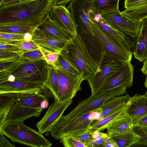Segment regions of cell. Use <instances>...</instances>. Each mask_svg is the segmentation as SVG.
<instances>
[{"label": "cell", "mask_w": 147, "mask_h": 147, "mask_svg": "<svg viewBox=\"0 0 147 147\" xmlns=\"http://www.w3.org/2000/svg\"><path fill=\"white\" fill-rule=\"evenodd\" d=\"M22 57L31 61L44 60L43 54L39 49L23 53Z\"/></svg>", "instance_id": "cell-37"}, {"label": "cell", "mask_w": 147, "mask_h": 147, "mask_svg": "<svg viewBox=\"0 0 147 147\" xmlns=\"http://www.w3.org/2000/svg\"><path fill=\"white\" fill-rule=\"evenodd\" d=\"M132 130L140 137L138 142L135 145L147 146V126L133 125Z\"/></svg>", "instance_id": "cell-34"}, {"label": "cell", "mask_w": 147, "mask_h": 147, "mask_svg": "<svg viewBox=\"0 0 147 147\" xmlns=\"http://www.w3.org/2000/svg\"><path fill=\"white\" fill-rule=\"evenodd\" d=\"M19 0H4L0 6L7 5L18 2Z\"/></svg>", "instance_id": "cell-48"}, {"label": "cell", "mask_w": 147, "mask_h": 147, "mask_svg": "<svg viewBox=\"0 0 147 147\" xmlns=\"http://www.w3.org/2000/svg\"><path fill=\"white\" fill-rule=\"evenodd\" d=\"M43 32L67 41L74 36L50 17L49 13L36 26Z\"/></svg>", "instance_id": "cell-19"}, {"label": "cell", "mask_w": 147, "mask_h": 147, "mask_svg": "<svg viewBox=\"0 0 147 147\" xmlns=\"http://www.w3.org/2000/svg\"><path fill=\"white\" fill-rule=\"evenodd\" d=\"M135 125L147 126V115L141 119Z\"/></svg>", "instance_id": "cell-46"}, {"label": "cell", "mask_w": 147, "mask_h": 147, "mask_svg": "<svg viewBox=\"0 0 147 147\" xmlns=\"http://www.w3.org/2000/svg\"><path fill=\"white\" fill-rule=\"evenodd\" d=\"M42 84H38L14 80L0 82V93H15L40 91L45 88Z\"/></svg>", "instance_id": "cell-20"}, {"label": "cell", "mask_w": 147, "mask_h": 147, "mask_svg": "<svg viewBox=\"0 0 147 147\" xmlns=\"http://www.w3.org/2000/svg\"><path fill=\"white\" fill-rule=\"evenodd\" d=\"M125 108L116 111L101 119L94 122L91 125V131H101L113 122L126 115Z\"/></svg>", "instance_id": "cell-27"}, {"label": "cell", "mask_w": 147, "mask_h": 147, "mask_svg": "<svg viewBox=\"0 0 147 147\" xmlns=\"http://www.w3.org/2000/svg\"><path fill=\"white\" fill-rule=\"evenodd\" d=\"M51 93L46 87L39 92L18 93L17 101L7 116L5 124L23 122L32 117H39L49 105L47 97Z\"/></svg>", "instance_id": "cell-2"}, {"label": "cell", "mask_w": 147, "mask_h": 147, "mask_svg": "<svg viewBox=\"0 0 147 147\" xmlns=\"http://www.w3.org/2000/svg\"><path fill=\"white\" fill-rule=\"evenodd\" d=\"M54 0H29L0 6V26H36L49 13Z\"/></svg>", "instance_id": "cell-1"}, {"label": "cell", "mask_w": 147, "mask_h": 147, "mask_svg": "<svg viewBox=\"0 0 147 147\" xmlns=\"http://www.w3.org/2000/svg\"><path fill=\"white\" fill-rule=\"evenodd\" d=\"M91 24L93 33L104 51L121 63L124 64L131 62L132 51L122 47L92 20Z\"/></svg>", "instance_id": "cell-9"}, {"label": "cell", "mask_w": 147, "mask_h": 147, "mask_svg": "<svg viewBox=\"0 0 147 147\" xmlns=\"http://www.w3.org/2000/svg\"><path fill=\"white\" fill-rule=\"evenodd\" d=\"M93 0H72L67 8L70 10L77 28L78 33L82 35L93 33L91 13Z\"/></svg>", "instance_id": "cell-10"}, {"label": "cell", "mask_w": 147, "mask_h": 147, "mask_svg": "<svg viewBox=\"0 0 147 147\" xmlns=\"http://www.w3.org/2000/svg\"><path fill=\"white\" fill-rule=\"evenodd\" d=\"M35 27L18 25L0 26V32L18 34H31Z\"/></svg>", "instance_id": "cell-31"}, {"label": "cell", "mask_w": 147, "mask_h": 147, "mask_svg": "<svg viewBox=\"0 0 147 147\" xmlns=\"http://www.w3.org/2000/svg\"><path fill=\"white\" fill-rule=\"evenodd\" d=\"M146 4H147V0H125L124 8L127 9Z\"/></svg>", "instance_id": "cell-41"}, {"label": "cell", "mask_w": 147, "mask_h": 147, "mask_svg": "<svg viewBox=\"0 0 147 147\" xmlns=\"http://www.w3.org/2000/svg\"><path fill=\"white\" fill-rule=\"evenodd\" d=\"M129 18L140 22L147 18V4L135 7L126 9L121 12Z\"/></svg>", "instance_id": "cell-30"}, {"label": "cell", "mask_w": 147, "mask_h": 147, "mask_svg": "<svg viewBox=\"0 0 147 147\" xmlns=\"http://www.w3.org/2000/svg\"><path fill=\"white\" fill-rule=\"evenodd\" d=\"M133 123L126 114L116 121L107 129L108 136L111 137L115 135L124 134L133 131Z\"/></svg>", "instance_id": "cell-24"}, {"label": "cell", "mask_w": 147, "mask_h": 147, "mask_svg": "<svg viewBox=\"0 0 147 147\" xmlns=\"http://www.w3.org/2000/svg\"><path fill=\"white\" fill-rule=\"evenodd\" d=\"M32 38L31 33L18 34L0 32V40L7 41L21 40L31 41Z\"/></svg>", "instance_id": "cell-33"}, {"label": "cell", "mask_w": 147, "mask_h": 147, "mask_svg": "<svg viewBox=\"0 0 147 147\" xmlns=\"http://www.w3.org/2000/svg\"><path fill=\"white\" fill-rule=\"evenodd\" d=\"M0 51L17 53L21 54L24 53L23 51L19 47L7 44H0Z\"/></svg>", "instance_id": "cell-40"}, {"label": "cell", "mask_w": 147, "mask_h": 147, "mask_svg": "<svg viewBox=\"0 0 147 147\" xmlns=\"http://www.w3.org/2000/svg\"><path fill=\"white\" fill-rule=\"evenodd\" d=\"M146 78L145 79V81L144 82V86H145L147 88V75H146Z\"/></svg>", "instance_id": "cell-49"}, {"label": "cell", "mask_w": 147, "mask_h": 147, "mask_svg": "<svg viewBox=\"0 0 147 147\" xmlns=\"http://www.w3.org/2000/svg\"><path fill=\"white\" fill-rule=\"evenodd\" d=\"M143 62V64L140 71L144 75H147V59L144 61Z\"/></svg>", "instance_id": "cell-47"}, {"label": "cell", "mask_w": 147, "mask_h": 147, "mask_svg": "<svg viewBox=\"0 0 147 147\" xmlns=\"http://www.w3.org/2000/svg\"><path fill=\"white\" fill-rule=\"evenodd\" d=\"M52 93L54 100L58 99L59 91V77L57 69L53 65L48 64L47 78L42 84Z\"/></svg>", "instance_id": "cell-25"}, {"label": "cell", "mask_w": 147, "mask_h": 147, "mask_svg": "<svg viewBox=\"0 0 147 147\" xmlns=\"http://www.w3.org/2000/svg\"><path fill=\"white\" fill-rule=\"evenodd\" d=\"M22 55L17 53L0 51V62L18 59L22 57Z\"/></svg>", "instance_id": "cell-38"}, {"label": "cell", "mask_w": 147, "mask_h": 147, "mask_svg": "<svg viewBox=\"0 0 147 147\" xmlns=\"http://www.w3.org/2000/svg\"><path fill=\"white\" fill-rule=\"evenodd\" d=\"M104 147H118L115 141L111 137L108 136L105 139Z\"/></svg>", "instance_id": "cell-44"}, {"label": "cell", "mask_w": 147, "mask_h": 147, "mask_svg": "<svg viewBox=\"0 0 147 147\" xmlns=\"http://www.w3.org/2000/svg\"><path fill=\"white\" fill-rule=\"evenodd\" d=\"M31 41L38 46L52 52H59L67 41L47 34L35 27L31 33Z\"/></svg>", "instance_id": "cell-18"}, {"label": "cell", "mask_w": 147, "mask_h": 147, "mask_svg": "<svg viewBox=\"0 0 147 147\" xmlns=\"http://www.w3.org/2000/svg\"><path fill=\"white\" fill-rule=\"evenodd\" d=\"M17 96V93L13 92L0 93V130L5 124L7 116L16 102Z\"/></svg>", "instance_id": "cell-23"}, {"label": "cell", "mask_w": 147, "mask_h": 147, "mask_svg": "<svg viewBox=\"0 0 147 147\" xmlns=\"http://www.w3.org/2000/svg\"><path fill=\"white\" fill-rule=\"evenodd\" d=\"M56 69L59 77L58 100L63 101L73 99L78 91L82 90L81 85L82 82L85 80L84 73H82L76 76L64 70Z\"/></svg>", "instance_id": "cell-13"}, {"label": "cell", "mask_w": 147, "mask_h": 147, "mask_svg": "<svg viewBox=\"0 0 147 147\" xmlns=\"http://www.w3.org/2000/svg\"><path fill=\"white\" fill-rule=\"evenodd\" d=\"M131 97L129 94H126L125 95L115 96L104 103L98 110L101 119L125 108Z\"/></svg>", "instance_id": "cell-22"}, {"label": "cell", "mask_w": 147, "mask_h": 147, "mask_svg": "<svg viewBox=\"0 0 147 147\" xmlns=\"http://www.w3.org/2000/svg\"><path fill=\"white\" fill-rule=\"evenodd\" d=\"M47 67L44 60L31 61L24 59L4 81L16 80L42 84L47 78Z\"/></svg>", "instance_id": "cell-6"}, {"label": "cell", "mask_w": 147, "mask_h": 147, "mask_svg": "<svg viewBox=\"0 0 147 147\" xmlns=\"http://www.w3.org/2000/svg\"><path fill=\"white\" fill-rule=\"evenodd\" d=\"M133 51L134 58L139 61L143 62L147 59V18L142 20Z\"/></svg>", "instance_id": "cell-21"}, {"label": "cell", "mask_w": 147, "mask_h": 147, "mask_svg": "<svg viewBox=\"0 0 147 147\" xmlns=\"http://www.w3.org/2000/svg\"><path fill=\"white\" fill-rule=\"evenodd\" d=\"M111 138L115 141L118 147H129L136 144L140 137L133 130L131 132L114 135Z\"/></svg>", "instance_id": "cell-28"}, {"label": "cell", "mask_w": 147, "mask_h": 147, "mask_svg": "<svg viewBox=\"0 0 147 147\" xmlns=\"http://www.w3.org/2000/svg\"><path fill=\"white\" fill-rule=\"evenodd\" d=\"M62 49L81 72L84 73L85 80L99 70L98 64L80 34L78 33L68 40Z\"/></svg>", "instance_id": "cell-3"}, {"label": "cell", "mask_w": 147, "mask_h": 147, "mask_svg": "<svg viewBox=\"0 0 147 147\" xmlns=\"http://www.w3.org/2000/svg\"><path fill=\"white\" fill-rule=\"evenodd\" d=\"M127 89L117 87L94 95L80 102L67 115L63 116L64 119H71L85 113L98 111L105 103L116 96L127 94Z\"/></svg>", "instance_id": "cell-7"}, {"label": "cell", "mask_w": 147, "mask_h": 147, "mask_svg": "<svg viewBox=\"0 0 147 147\" xmlns=\"http://www.w3.org/2000/svg\"><path fill=\"white\" fill-rule=\"evenodd\" d=\"M53 66L56 69L64 70L75 76H78L82 73L62 49L60 51L57 61Z\"/></svg>", "instance_id": "cell-26"}, {"label": "cell", "mask_w": 147, "mask_h": 147, "mask_svg": "<svg viewBox=\"0 0 147 147\" xmlns=\"http://www.w3.org/2000/svg\"><path fill=\"white\" fill-rule=\"evenodd\" d=\"M3 0H0V6L1 5Z\"/></svg>", "instance_id": "cell-51"}, {"label": "cell", "mask_w": 147, "mask_h": 147, "mask_svg": "<svg viewBox=\"0 0 147 147\" xmlns=\"http://www.w3.org/2000/svg\"><path fill=\"white\" fill-rule=\"evenodd\" d=\"M134 69L131 62L125 63L102 86L99 92L117 87L126 89L131 87L133 84Z\"/></svg>", "instance_id": "cell-15"}, {"label": "cell", "mask_w": 147, "mask_h": 147, "mask_svg": "<svg viewBox=\"0 0 147 147\" xmlns=\"http://www.w3.org/2000/svg\"><path fill=\"white\" fill-rule=\"evenodd\" d=\"M145 94L147 96V91L146 92Z\"/></svg>", "instance_id": "cell-52"}, {"label": "cell", "mask_w": 147, "mask_h": 147, "mask_svg": "<svg viewBox=\"0 0 147 147\" xmlns=\"http://www.w3.org/2000/svg\"><path fill=\"white\" fill-rule=\"evenodd\" d=\"M67 136L76 139L85 145L92 138V131L90 130L87 132Z\"/></svg>", "instance_id": "cell-39"}, {"label": "cell", "mask_w": 147, "mask_h": 147, "mask_svg": "<svg viewBox=\"0 0 147 147\" xmlns=\"http://www.w3.org/2000/svg\"><path fill=\"white\" fill-rule=\"evenodd\" d=\"M38 47L43 54L44 59L48 64L54 65L57 61L60 52H52L41 47Z\"/></svg>", "instance_id": "cell-35"}, {"label": "cell", "mask_w": 147, "mask_h": 147, "mask_svg": "<svg viewBox=\"0 0 147 147\" xmlns=\"http://www.w3.org/2000/svg\"><path fill=\"white\" fill-rule=\"evenodd\" d=\"M0 131L13 142L33 147H50L52 145L42 134L26 126L23 122H8Z\"/></svg>", "instance_id": "cell-4"}, {"label": "cell", "mask_w": 147, "mask_h": 147, "mask_svg": "<svg viewBox=\"0 0 147 147\" xmlns=\"http://www.w3.org/2000/svg\"><path fill=\"white\" fill-rule=\"evenodd\" d=\"M98 111L84 114L68 119L61 118L51 132L52 136L56 140L90 130L92 124L97 119Z\"/></svg>", "instance_id": "cell-5"}, {"label": "cell", "mask_w": 147, "mask_h": 147, "mask_svg": "<svg viewBox=\"0 0 147 147\" xmlns=\"http://www.w3.org/2000/svg\"><path fill=\"white\" fill-rule=\"evenodd\" d=\"M92 20L125 49L132 51L136 38L121 32L109 25L102 17L100 13L94 11L91 13Z\"/></svg>", "instance_id": "cell-14"}, {"label": "cell", "mask_w": 147, "mask_h": 147, "mask_svg": "<svg viewBox=\"0 0 147 147\" xmlns=\"http://www.w3.org/2000/svg\"><path fill=\"white\" fill-rule=\"evenodd\" d=\"M72 102L71 99L63 101L54 100L44 116L36 124L38 131L41 134L51 132L63 116L65 111Z\"/></svg>", "instance_id": "cell-12"}, {"label": "cell", "mask_w": 147, "mask_h": 147, "mask_svg": "<svg viewBox=\"0 0 147 147\" xmlns=\"http://www.w3.org/2000/svg\"><path fill=\"white\" fill-rule=\"evenodd\" d=\"M100 13L109 25L118 30L135 38L139 35L142 20H134L122 14L119 9Z\"/></svg>", "instance_id": "cell-11"}, {"label": "cell", "mask_w": 147, "mask_h": 147, "mask_svg": "<svg viewBox=\"0 0 147 147\" xmlns=\"http://www.w3.org/2000/svg\"><path fill=\"white\" fill-rule=\"evenodd\" d=\"M2 132L0 131V147H15L4 136Z\"/></svg>", "instance_id": "cell-43"}, {"label": "cell", "mask_w": 147, "mask_h": 147, "mask_svg": "<svg viewBox=\"0 0 147 147\" xmlns=\"http://www.w3.org/2000/svg\"><path fill=\"white\" fill-rule=\"evenodd\" d=\"M28 0H19L18 2H22V1H28Z\"/></svg>", "instance_id": "cell-50"}, {"label": "cell", "mask_w": 147, "mask_h": 147, "mask_svg": "<svg viewBox=\"0 0 147 147\" xmlns=\"http://www.w3.org/2000/svg\"><path fill=\"white\" fill-rule=\"evenodd\" d=\"M106 137H103L97 139L92 138L89 142L85 145L86 147H104V141Z\"/></svg>", "instance_id": "cell-42"}, {"label": "cell", "mask_w": 147, "mask_h": 147, "mask_svg": "<svg viewBox=\"0 0 147 147\" xmlns=\"http://www.w3.org/2000/svg\"><path fill=\"white\" fill-rule=\"evenodd\" d=\"M72 0H54L53 5H65Z\"/></svg>", "instance_id": "cell-45"}, {"label": "cell", "mask_w": 147, "mask_h": 147, "mask_svg": "<svg viewBox=\"0 0 147 147\" xmlns=\"http://www.w3.org/2000/svg\"><path fill=\"white\" fill-rule=\"evenodd\" d=\"M120 0H93V10L101 13L119 9Z\"/></svg>", "instance_id": "cell-29"}, {"label": "cell", "mask_w": 147, "mask_h": 147, "mask_svg": "<svg viewBox=\"0 0 147 147\" xmlns=\"http://www.w3.org/2000/svg\"><path fill=\"white\" fill-rule=\"evenodd\" d=\"M60 141L65 147H86L84 144L78 140L69 136L61 138Z\"/></svg>", "instance_id": "cell-36"}, {"label": "cell", "mask_w": 147, "mask_h": 147, "mask_svg": "<svg viewBox=\"0 0 147 147\" xmlns=\"http://www.w3.org/2000/svg\"><path fill=\"white\" fill-rule=\"evenodd\" d=\"M0 44H7L16 45L21 48L24 53L39 49L38 47L31 40L7 41L0 40Z\"/></svg>", "instance_id": "cell-32"}, {"label": "cell", "mask_w": 147, "mask_h": 147, "mask_svg": "<svg viewBox=\"0 0 147 147\" xmlns=\"http://www.w3.org/2000/svg\"><path fill=\"white\" fill-rule=\"evenodd\" d=\"M124 64L117 61L105 51L98 64L99 70L87 80L91 89V95L99 93L102 86Z\"/></svg>", "instance_id": "cell-8"}, {"label": "cell", "mask_w": 147, "mask_h": 147, "mask_svg": "<svg viewBox=\"0 0 147 147\" xmlns=\"http://www.w3.org/2000/svg\"><path fill=\"white\" fill-rule=\"evenodd\" d=\"M50 18L74 36L78 34L77 28L71 12L65 5H53L49 12Z\"/></svg>", "instance_id": "cell-17"}, {"label": "cell", "mask_w": 147, "mask_h": 147, "mask_svg": "<svg viewBox=\"0 0 147 147\" xmlns=\"http://www.w3.org/2000/svg\"><path fill=\"white\" fill-rule=\"evenodd\" d=\"M126 115L130 118L133 125L147 115V96L136 94L131 97L125 108Z\"/></svg>", "instance_id": "cell-16"}]
</instances>
